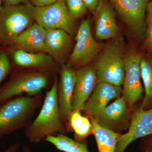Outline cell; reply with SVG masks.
<instances>
[{
  "label": "cell",
  "mask_w": 152,
  "mask_h": 152,
  "mask_svg": "<svg viewBox=\"0 0 152 152\" xmlns=\"http://www.w3.org/2000/svg\"><path fill=\"white\" fill-rule=\"evenodd\" d=\"M140 69L145 94L140 106L144 110H149L152 108V56L148 53L142 57Z\"/></svg>",
  "instance_id": "21"
},
{
  "label": "cell",
  "mask_w": 152,
  "mask_h": 152,
  "mask_svg": "<svg viewBox=\"0 0 152 152\" xmlns=\"http://www.w3.org/2000/svg\"><path fill=\"white\" fill-rule=\"evenodd\" d=\"M58 82L57 97L60 115L65 123L72 111V100L76 81V70L61 65Z\"/></svg>",
  "instance_id": "14"
},
{
  "label": "cell",
  "mask_w": 152,
  "mask_h": 152,
  "mask_svg": "<svg viewBox=\"0 0 152 152\" xmlns=\"http://www.w3.org/2000/svg\"><path fill=\"white\" fill-rule=\"evenodd\" d=\"M12 64L7 49L0 48V84L6 78L12 70Z\"/></svg>",
  "instance_id": "25"
},
{
  "label": "cell",
  "mask_w": 152,
  "mask_h": 152,
  "mask_svg": "<svg viewBox=\"0 0 152 152\" xmlns=\"http://www.w3.org/2000/svg\"><path fill=\"white\" fill-rule=\"evenodd\" d=\"M134 110L129 107L121 96L92 116L102 127L121 134L129 129Z\"/></svg>",
  "instance_id": "11"
},
{
  "label": "cell",
  "mask_w": 152,
  "mask_h": 152,
  "mask_svg": "<svg viewBox=\"0 0 152 152\" xmlns=\"http://www.w3.org/2000/svg\"><path fill=\"white\" fill-rule=\"evenodd\" d=\"M104 46L94 64L97 83L121 86L125 75V51L121 39H112Z\"/></svg>",
  "instance_id": "3"
},
{
  "label": "cell",
  "mask_w": 152,
  "mask_h": 152,
  "mask_svg": "<svg viewBox=\"0 0 152 152\" xmlns=\"http://www.w3.org/2000/svg\"><path fill=\"white\" fill-rule=\"evenodd\" d=\"M46 33V30L35 23L20 34L11 47L31 53H47Z\"/></svg>",
  "instance_id": "18"
},
{
  "label": "cell",
  "mask_w": 152,
  "mask_h": 152,
  "mask_svg": "<svg viewBox=\"0 0 152 152\" xmlns=\"http://www.w3.org/2000/svg\"><path fill=\"white\" fill-rule=\"evenodd\" d=\"M35 23L28 5H3L0 11V38L1 47L13 45L20 34Z\"/></svg>",
  "instance_id": "5"
},
{
  "label": "cell",
  "mask_w": 152,
  "mask_h": 152,
  "mask_svg": "<svg viewBox=\"0 0 152 152\" xmlns=\"http://www.w3.org/2000/svg\"><path fill=\"white\" fill-rule=\"evenodd\" d=\"M44 140L51 144L57 150L64 152H90L87 141H77L63 134L48 136Z\"/></svg>",
  "instance_id": "22"
},
{
  "label": "cell",
  "mask_w": 152,
  "mask_h": 152,
  "mask_svg": "<svg viewBox=\"0 0 152 152\" xmlns=\"http://www.w3.org/2000/svg\"><path fill=\"white\" fill-rule=\"evenodd\" d=\"M58 0H29V2L37 7H45L56 2Z\"/></svg>",
  "instance_id": "27"
},
{
  "label": "cell",
  "mask_w": 152,
  "mask_h": 152,
  "mask_svg": "<svg viewBox=\"0 0 152 152\" xmlns=\"http://www.w3.org/2000/svg\"><path fill=\"white\" fill-rule=\"evenodd\" d=\"M72 36L61 29L46 30L45 46L47 53L61 65L68 61V53L72 46Z\"/></svg>",
  "instance_id": "16"
},
{
  "label": "cell",
  "mask_w": 152,
  "mask_h": 152,
  "mask_svg": "<svg viewBox=\"0 0 152 152\" xmlns=\"http://www.w3.org/2000/svg\"><path fill=\"white\" fill-rule=\"evenodd\" d=\"M23 152H33L27 145H23Z\"/></svg>",
  "instance_id": "31"
},
{
  "label": "cell",
  "mask_w": 152,
  "mask_h": 152,
  "mask_svg": "<svg viewBox=\"0 0 152 152\" xmlns=\"http://www.w3.org/2000/svg\"><path fill=\"white\" fill-rule=\"evenodd\" d=\"M135 37L143 40L146 30V14L150 0H109Z\"/></svg>",
  "instance_id": "9"
},
{
  "label": "cell",
  "mask_w": 152,
  "mask_h": 152,
  "mask_svg": "<svg viewBox=\"0 0 152 152\" xmlns=\"http://www.w3.org/2000/svg\"><path fill=\"white\" fill-rule=\"evenodd\" d=\"M58 78L54 77L50 89L46 92L42 107L37 117L26 128L25 134L31 143L38 144L48 136L66 135L69 131L60 115L57 89Z\"/></svg>",
  "instance_id": "1"
},
{
  "label": "cell",
  "mask_w": 152,
  "mask_h": 152,
  "mask_svg": "<svg viewBox=\"0 0 152 152\" xmlns=\"http://www.w3.org/2000/svg\"><path fill=\"white\" fill-rule=\"evenodd\" d=\"M20 146V144L16 142L9 146L8 148L4 152H17Z\"/></svg>",
  "instance_id": "30"
},
{
  "label": "cell",
  "mask_w": 152,
  "mask_h": 152,
  "mask_svg": "<svg viewBox=\"0 0 152 152\" xmlns=\"http://www.w3.org/2000/svg\"><path fill=\"white\" fill-rule=\"evenodd\" d=\"M104 47L93 37L89 20H83L77 31L75 45L65 64L75 70L88 65L96 59Z\"/></svg>",
  "instance_id": "7"
},
{
  "label": "cell",
  "mask_w": 152,
  "mask_h": 152,
  "mask_svg": "<svg viewBox=\"0 0 152 152\" xmlns=\"http://www.w3.org/2000/svg\"><path fill=\"white\" fill-rule=\"evenodd\" d=\"M2 46V42L1 40V38H0V48Z\"/></svg>",
  "instance_id": "33"
},
{
  "label": "cell",
  "mask_w": 152,
  "mask_h": 152,
  "mask_svg": "<svg viewBox=\"0 0 152 152\" xmlns=\"http://www.w3.org/2000/svg\"><path fill=\"white\" fill-rule=\"evenodd\" d=\"M42 92L35 96H21L0 105V140L15 131L26 128L42 103Z\"/></svg>",
  "instance_id": "2"
},
{
  "label": "cell",
  "mask_w": 152,
  "mask_h": 152,
  "mask_svg": "<svg viewBox=\"0 0 152 152\" xmlns=\"http://www.w3.org/2000/svg\"><path fill=\"white\" fill-rule=\"evenodd\" d=\"M27 4L35 23L45 29H61L72 36L75 34V20L71 16L64 0H58L45 7H35L30 2Z\"/></svg>",
  "instance_id": "8"
},
{
  "label": "cell",
  "mask_w": 152,
  "mask_h": 152,
  "mask_svg": "<svg viewBox=\"0 0 152 152\" xmlns=\"http://www.w3.org/2000/svg\"><path fill=\"white\" fill-rule=\"evenodd\" d=\"M139 147L142 152H152V135L142 138L139 143Z\"/></svg>",
  "instance_id": "26"
},
{
  "label": "cell",
  "mask_w": 152,
  "mask_h": 152,
  "mask_svg": "<svg viewBox=\"0 0 152 152\" xmlns=\"http://www.w3.org/2000/svg\"><path fill=\"white\" fill-rule=\"evenodd\" d=\"M151 1H152V0H151Z\"/></svg>",
  "instance_id": "35"
},
{
  "label": "cell",
  "mask_w": 152,
  "mask_h": 152,
  "mask_svg": "<svg viewBox=\"0 0 152 152\" xmlns=\"http://www.w3.org/2000/svg\"><path fill=\"white\" fill-rule=\"evenodd\" d=\"M2 0H0V11L1 10L2 7Z\"/></svg>",
  "instance_id": "32"
},
{
  "label": "cell",
  "mask_w": 152,
  "mask_h": 152,
  "mask_svg": "<svg viewBox=\"0 0 152 152\" xmlns=\"http://www.w3.org/2000/svg\"><path fill=\"white\" fill-rule=\"evenodd\" d=\"M122 95V88L105 83H98L85 104L83 111L95 115L107 106L109 102Z\"/></svg>",
  "instance_id": "17"
},
{
  "label": "cell",
  "mask_w": 152,
  "mask_h": 152,
  "mask_svg": "<svg viewBox=\"0 0 152 152\" xmlns=\"http://www.w3.org/2000/svg\"><path fill=\"white\" fill-rule=\"evenodd\" d=\"M146 30L143 39L142 47L152 56V1L147 6L146 14Z\"/></svg>",
  "instance_id": "23"
},
{
  "label": "cell",
  "mask_w": 152,
  "mask_h": 152,
  "mask_svg": "<svg viewBox=\"0 0 152 152\" xmlns=\"http://www.w3.org/2000/svg\"><path fill=\"white\" fill-rule=\"evenodd\" d=\"M68 126L69 132H74L75 140L77 141L83 142L93 134L91 123L88 117L83 115L80 111L72 110L68 118Z\"/></svg>",
  "instance_id": "20"
},
{
  "label": "cell",
  "mask_w": 152,
  "mask_h": 152,
  "mask_svg": "<svg viewBox=\"0 0 152 152\" xmlns=\"http://www.w3.org/2000/svg\"><path fill=\"white\" fill-rule=\"evenodd\" d=\"M29 2V0H2L3 5H17L26 4Z\"/></svg>",
  "instance_id": "29"
},
{
  "label": "cell",
  "mask_w": 152,
  "mask_h": 152,
  "mask_svg": "<svg viewBox=\"0 0 152 152\" xmlns=\"http://www.w3.org/2000/svg\"><path fill=\"white\" fill-rule=\"evenodd\" d=\"M91 123L93 134L94 136L99 152H115L117 140L122 134L102 127L96 123L91 115L86 113Z\"/></svg>",
  "instance_id": "19"
},
{
  "label": "cell",
  "mask_w": 152,
  "mask_h": 152,
  "mask_svg": "<svg viewBox=\"0 0 152 152\" xmlns=\"http://www.w3.org/2000/svg\"><path fill=\"white\" fill-rule=\"evenodd\" d=\"M97 84V77L94 64L76 70V81L72 100V110L83 111L85 104Z\"/></svg>",
  "instance_id": "13"
},
{
  "label": "cell",
  "mask_w": 152,
  "mask_h": 152,
  "mask_svg": "<svg viewBox=\"0 0 152 152\" xmlns=\"http://www.w3.org/2000/svg\"><path fill=\"white\" fill-rule=\"evenodd\" d=\"M143 53L133 45L125 51V75L122 95L128 105L134 110L137 102L143 98L140 61Z\"/></svg>",
  "instance_id": "6"
},
{
  "label": "cell",
  "mask_w": 152,
  "mask_h": 152,
  "mask_svg": "<svg viewBox=\"0 0 152 152\" xmlns=\"http://www.w3.org/2000/svg\"><path fill=\"white\" fill-rule=\"evenodd\" d=\"M10 75L9 80L0 87V105L24 94L31 96L39 94L48 87L53 76L19 68H12Z\"/></svg>",
  "instance_id": "4"
},
{
  "label": "cell",
  "mask_w": 152,
  "mask_h": 152,
  "mask_svg": "<svg viewBox=\"0 0 152 152\" xmlns=\"http://www.w3.org/2000/svg\"><path fill=\"white\" fill-rule=\"evenodd\" d=\"M152 152V151H147V152Z\"/></svg>",
  "instance_id": "34"
},
{
  "label": "cell",
  "mask_w": 152,
  "mask_h": 152,
  "mask_svg": "<svg viewBox=\"0 0 152 152\" xmlns=\"http://www.w3.org/2000/svg\"><path fill=\"white\" fill-rule=\"evenodd\" d=\"M6 49L12 68L37 71L53 77L59 73L61 65L48 54L31 53L12 47Z\"/></svg>",
  "instance_id": "10"
},
{
  "label": "cell",
  "mask_w": 152,
  "mask_h": 152,
  "mask_svg": "<svg viewBox=\"0 0 152 152\" xmlns=\"http://www.w3.org/2000/svg\"><path fill=\"white\" fill-rule=\"evenodd\" d=\"M95 33L99 40L116 37L118 32L113 10L107 0H101L94 13Z\"/></svg>",
  "instance_id": "15"
},
{
  "label": "cell",
  "mask_w": 152,
  "mask_h": 152,
  "mask_svg": "<svg viewBox=\"0 0 152 152\" xmlns=\"http://www.w3.org/2000/svg\"><path fill=\"white\" fill-rule=\"evenodd\" d=\"M152 135V108L135 107L128 131L117 140L115 152H124L128 146L138 139Z\"/></svg>",
  "instance_id": "12"
},
{
  "label": "cell",
  "mask_w": 152,
  "mask_h": 152,
  "mask_svg": "<svg viewBox=\"0 0 152 152\" xmlns=\"http://www.w3.org/2000/svg\"><path fill=\"white\" fill-rule=\"evenodd\" d=\"M101 0H83L87 9L94 14Z\"/></svg>",
  "instance_id": "28"
},
{
  "label": "cell",
  "mask_w": 152,
  "mask_h": 152,
  "mask_svg": "<svg viewBox=\"0 0 152 152\" xmlns=\"http://www.w3.org/2000/svg\"><path fill=\"white\" fill-rule=\"evenodd\" d=\"M71 16L75 21L86 13L87 9L83 0H64Z\"/></svg>",
  "instance_id": "24"
}]
</instances>
